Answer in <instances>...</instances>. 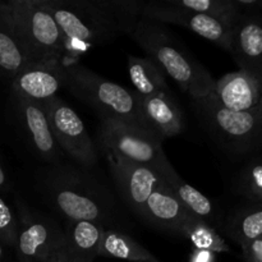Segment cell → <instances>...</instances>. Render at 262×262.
<instances>
[{
    "mask_svg": "<svg viewBox=\"0 0 262 262\" xmlns=\"http://www.w3.org/2000/svg\"><path fill=\"white\" fill-rule=\"evenodd\" d=\"M63 36V63L129 33L142 15V0H45Z\"/></svg>",
    "mask_w": 262,
    "mask_h": 262,
    "instance_id": "6da1fadb",
    "label": "cell"
},
{
    "mask_svg": "<svg viewBox=\"0 0 262 262\" xmlns=\"http://www.w3.org/2000/svg\"><path fill=\"white\" fill-rule=\"evenodd\" d=\"M42 192L50 206L68 222H94L107 228L114 220L112 194L94 177L78 169L56 164L42 181Z\"/></svg>",
    "mask_w": 262,
    "mask_h": 262,
    "instance_id": "7a4b0ae2",
    "label": "cell"
},
{
    "mask_svg": "<svg viewBox=\"0 0 262 262\" xmlns=\"http://www.w3.org/2000/svg\"><path fill=\"white\" fill-rule=\"evenodd\" d=\"M128 35L192 100L214 92L215 79L210 72L161 23L140 18Z\"/></svg>",
    "mask_w": 262,
    "mask_h": 262,
    "instance_id": "3957f363",
    "label": "cell"
},
{
    "mask_svg": "<svg viewBox=\"0 0 262 262\" xmlns=\"http://www.w3.org/2000/svg\"><path fill=\"white\" fill-rule=\"evenodd\" d=\"M63 64L64 87L90 105L101 120H118L152 130L143 117L140 97L135 92L90 71L78 61Z\"/></svg>",
    "mask_w": 262,
    "mask_h": 262,
    "instance_id": "277c9868",
    "label": "cell"
},
{
    "mask_svg": "<svg viewBox=\"0 0 262 262\" xmlns=\"http://www.w3.org/2000/svg\"><path fill=\"white\" fill-rule=\"evenodd\" d=\"M5 18L32 63L63 61V36L45 0L0 2Z\"/></svg>",
    "mask_w": 262,
    "mask_h": 262,
    "instance_id": "5b68a950",
    "label": "cell"
},
{
    "mask_svg": "<svg viewBox=\"0 0 262 262\" xmlns=\"http://www.w3.org/2000/svg\"><path fill=\"white\" fill-rule=\"evenodd\" d=\"M192 101L204 127L224 150L245 155L262 145V105L251 112H233L222 106L212 92Z\"/></svg>",
    "mask_w": 262,
    "mask_h": 262,
    "instance_id": "8992f818",
    "label": "cell"
},
{
    "mask_svg": "<svg viewBox=\"0 0 262 262\" xmlns=\"http://www.w3.org/2000/svg\"><path fill=\"white\" fill-rule=\"evenodd\" d=\"M163 138L152 130L118 120H101L99 142L105 154L150 166L160 177L171 168L163 148Z\"/></svg>",
    "mask_w": 262,
    "mask_h": 262,
    "instance_id": "52a82bcc",
    "label": "cell"
},
{
    "mask_svg": "<svg viewBox=\"0 0 262 262\" xmlns=\"http://www.w3.org/2000/svg\"><path fill=\"white\" fill-rule=\"evenodd\" d=\"M18 217L15 255L19 262H49L63 253L64 230L51 217L31 209L14 196Z\"/></svg>",
    "mask_w": 262,
    "mask_h": 262,
    "instance_id": "ba28073f",
    "label": "cell"
},
{
    "mask_svg": "<svg viewBox=\"0 0 262 262\" xmlns=\"http://www.w3.org/2000/svg\"><path fill=\"white\" fill-rule=\"evenodd\" d=\"M54 138L63 152L71 156L82 168L97 164V150L86 127L76 112L60 97L54 96L43 102Z\"/></svg>",
    "mask_w": 262,
    "mask_h": 262,
    "instance_id": "9c48e42d",
    "label": "cell"
},
{
    "mask_svg": "<svg viewBox=\"0 0 262 262\" xmlns=\"http://www.w3.org/2000/svg\"><path fill=\"white\" fill-rule=\"evenodd\" d=\"M141 18L158 23H171L187 28L191 32L211 41L219 48L230 53L232 49V23L209 14L182 9L170 0L145 2Z\"/></svg>",
    "mask_w": 262,
    "mask_h": 262,
    "instance_id": "30bf717a",
    "label": "cell"
},
{
    "mask_svg": "<svg viewBox=\"0 0 262 262\" xmlns=\"http://www.w3.org/2000/svg\"><path fill=\"white\" fill-rule=\"evenodd\" d=\"M105 156L120 197L137 216L142 217L148 197L163 183L160 174L150 166L132 163L112 154H105Z\"/></svg>",
    "mask_w": 262,
    "mask_h": 262,
    "instance_id": "8fae6325",
    "label": "cell"
},
{
    "mask_svg": "<svg viewBox=\"0 0 262 262\" xmlns=\"http://www.w3.org/2000/svg\"><path fill=\"white\" fill-rule=\"evenodd\" d=\"M12 104L15 119L36 155L56 165L63 151L54 138L43 102L12 95Z\"/></svg>",
    "mask_w": 262,
    "mask_h": 262,
    "instance_id": "7c38bea8",
    "label": "cell"
},
{
    "mask_svg": "<svg viewBox=\"0 0 262 262\" xmlns=\"http://www.w3.org/2000/svg\"><path fill=\"white\" fill-rule=\"evenodd\" d=\"M230 54L239 71L250 74L262 87V17L258 13H241L233 26Z\"/></svg>",
    "mask_w": 262,
    "mask_h": 262,
    "instance_id": "4fadbf2b",
    "label": "cell"
},
{
    "mask_svg": "<svg viewBox=\"0 0 262 262\" xmlns=\"http://www.w3.org/2000/svg\"><path fill=\"white\" fill-rule=\"evenodd\" d=\"M61 87H64L63 61L28 64L10 81L12 95L38 102L56 96Z\"/></svg>",
    "mask_w": 262,
    "mask_h": 262,
    "instance_id": "5bb4252c",
    "label": "cell"
},
{
    "mask_svg": "<svg viewBox=\"0 0 262 262\" xmlns=\"http://www.w3.org/2000/svg\"><path fill=\"white\" fill-rule=\"evenodd\" d=\"M142 219L164 232L184 237L194 216L187 211L163 182L148 197Z\"/></svg>",
    "mask_w": 262,
    "mask_h": 262,
    "instance_id": "9a60e30c",
    "label": "cell"
},
{
    "mask_svg": "<svg viewBox=\"0 0 262 262\" xmlns=\"http://www.w3.org/2000/svg\"><path fill=\"white\" fill-rule=\"evenodd\" d=\"M214 96L222 106L233 112H251L262 105V87L250 74L232 72L215 81Z\"/></svg>",
    "mask_w": 262,
    "mask_h": 262,
    "instance_id": "2e32d148",
    "label": "cell"
},
{
    "mask_svg": "<svg viewBox=\"0 0 262 262\" xmlns=\"http://www.w3.org/2000/svg\"><path fill=\"white\" fill-rule=\"evenodd\" d=\"M143 117L148 127L161 138H170L183 133L186 128L184 113L171 92L141 99Z\"/></svg>",
    "mask_w": 262,
    "mask_h": 262,
    "instance_id": "e0dca14e",
    "label": "cell"
},
{
    "mask_svg": "<svg viewBox=\"0 0 262 262\" xmlns=\"http://www.w3.org/2000/svg\"><path fill=\"white\" fill-rule=\"evenodd\" d=\"M106 227L94 222H67L63 256L71 262H94L99 256Z\"/></svg>",
    "mask_w": 262,
    "mask_h": 262,
    "instance_id": "ac0fdd59",
    "label": "cell"
},
{
    "mask_svg": "<svg viewBox=\"0 0 262 262\" xmlns=\"http://www.w3.org/2000/svg\"><path fill=\"white\" fill-rule=\"evenodd\" d=\"M161 179L189 214L197 219L204 220L216 229L220 222V215L217 206L212 200L181 178L173 166L161 176Z\"/></svg>",
    "mask_w": 262,
    "mask_h": 262,
    "instance_id": "d6986e66",
    "label": "cell"
},
{
    "mask_svg": "<svg viewBox=\"0 0 262 262\" xmlns=\"http://www.w3.org/2000/svg\"><path fill=\"white\" fill-rule=\"evenodd\" d=\"M128 76L132 82L133 92L141 99L170 92L165 79V73L152 59L141 56H128Z\"/></svg>",
    "mask_w": 262,
    "mask_h": 262,
    "instance_id": "ffe728a7",
    "label": "cell"
},
{
    "mask_svg": "<svg viewBox=\"0 0 262 262\" xmlns=\"http://www.w3.org/2000/svg\"><path fill=\"white\" fill-rule=\"evenodd\" d=\"M99 256L128 262H161L127 233L112 228L105 229Z\"/></svg>",
    "mask_w": 262,
    "mask_h": 262,
    "instance_id": "44dd1931",
    "label": "cell"
},
{
    "mask_svg": "<svg viewBox=\"0 0 262 262\" xmlns=\"http://www.w3.org/2000/svg\"><path fill=\"white\" fill-rule=\"evenodd\" d=\"M31 59L13 28L0 14V78L12 81Z\"/></svg>",
    "mask_w": 262,
    "mask_h": 262,
    "instance_id": "7402d4cb",
    "label": "cell"
},
{
    "mask_svg": "<svg viewBox=\"0 0 262 262\" xmlns=\"http://www.w3.org/2000/svg\"><path fill=\"white\" fill-rule=\"evenodd\" d=\"M225 234L238 245L262 238V205L253 204L238 210L223 225Z\"/></svg>",
    "mask_w": 262,
    "mask_h": 262,
    "instance_id": "603a6c76",
    "label": "cell"
},
{
    "mask_svg": "<svg viewBox=\"0 0 262 262\" xmlns=\"http://www.w3.org/2000/svg\"><path fill=\"white\" fill-rule=\"evenodd\" d=\"M184 238H188L197 250L211 251L214 253L229 252V246L220 237L217 230L210 224L194 217L187 229Z\"/></svg>",
    "mask_w": 262,
    "mask_h": 262,
    "instance_id": "cb8c5ba5",
    "label": "cell"
},
{
    "mask_svg": "<svg viewBox=\"0 0 262 262\" xmlns=\"http://www.w3.org/2000/svg\"><path fill=\"white\" fill-rule=\"evenodd\" d=\"M237 188L252 204L262 205V163L251 161L241 171Z\"/></svg>",
    "mask_w": 262,
    "mask_h": 262,
    "instance_id": "d4e9b609",
    "label": "cell"
},
{
    "mask_svg": "<svg viewBox=\"0 0 262 262\" xmlns=\"http://www.w3.org/2000/svg\"><path fill=\"white\" fill-rule=\"evenodd\" d=\"M18 239V217L0 192V245L15 250Z\"/></svg>",
    "mask_w": 262,
    "mask_h": 262,
    "instance_id": "484cf974",
    "label": "cell"
},
{
    "mask_svg": "<svg viewBox=\"0 0 262 262\" xmlns=\"http://www.w3.org/2000/svg\"><path fill=\"white\" fill-rule=\"evenodd\" d=\"M245 262H262V238L241 245Z\"/></svg>",
    "mask_w": 262,
    "mask_h": 262,
    "instance_id": "4316f807",
    "label": "cell"
},
{
    "mask_svg": "<svg viewBox=\"0 0 262 262\" xmlns=\"http://www.w3.org/2000/svg\"><path fill=\"white\" fill-rule=\"evenodd\" d=\"M189 262H216V253L194 248L189 255Z\"/></svg>",
    "mask_w": 262,
    "mask_h": 262,
    "instance_id": "83f0119b",
    "label": "cell"
},
{
    "mask_svg": "<svg viewBox=\"0 0 262 262\" xmlns=\"http://www.w3.org/2000/svg\"><path fill=\"white\" fill-rule=\"evenodd\" d=\"M10 191V182L8 178V174L5 169L3 168L2 163H0V192L2 193H7Z\"/></svg>",
    "mask_w": 262,
    "mask_h": 262,
    "instance_id": "f1b7e54d",
    "label": "cell"
},
{
    "mask_svg": "<svg viewBox=\"0 0 262 262\" xmlns=\"http://www.w3.org/2000/svg\"><path fill=\"white\" fill-rule=\"evenodd\" d=\"M49 262H71L68 260V258H66L63 256V253H61V255H59L58 257H55V258H53V260L51 261H49Z\"/></svg>",
    "mask_w": 262,
    "mask_h": 262,
    "instance_id": "f546056e",
    "label": "cell"
},
{
    "mask_svg": "<svg viewBox=\"0 0 262 262\" xmlns=\"http://www.w3.org/2000/svg\"><path fill=\"white\" fill-rule=\"evenodd\" d=\"M0 262H8L7 255H5V251H4V247H3L2 245H0Z\"/></svg>",
    "mask_w": 262,
    "mask_h": 262,
    "instance_id": "4dcf8cb0",
    "label": "cell"
}]
</instances>
